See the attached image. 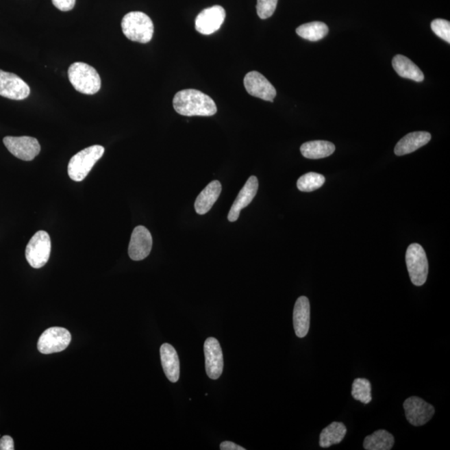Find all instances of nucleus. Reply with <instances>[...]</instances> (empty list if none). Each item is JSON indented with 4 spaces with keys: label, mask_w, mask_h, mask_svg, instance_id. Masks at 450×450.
Here are the masks:
<instances>
[{
    "label": "nucleus",
    "mask_w": 450,
    "mask_h": 450,
    "mask_svg": "<svg viewBox=\"0 0 450 450\" xmlns=\"http://www.w3.org/2000/svg\"><path fill=\"white\" fill-rule=\"evenodd\" d=\"M173 105L176 112L184 116H213L217 113V106L209 95L191 88L178 92Z\"/></svg>",
    "instance_id": "1"
},
{
    "label": "nucleus",
    "mask_w": 450,
    "mask_h": 450,
    "mask_svg": "<svg viewBox=\"0 0 450 450\" xmlns=\"http://www.w3.org/2000/svg\"><path fill=\"white\" fill-rule=\"evenodd\" d=\"M68 79L77 91L84 95H92L101 88V79L97 71L90 65L76 62L68 68Z\"/></svg>",
    "instance_id": "2"
},
{
    "label": "nucleus",
    "mask_w": 450,
    "mask_h": 450,
    "mask_svg": "<svg viewBox=\"0 0 450 450\" xmlns=\"http://www.w3.org/2000/svg\"><path fill=\"white\" fill-rule=\"evenodd\" d=\"M123 33L129 40L147 44L152 40L153 24L147 14L134 11L125 15L122 19Z\"/></svg>",
    "instance_id": "3"
},
{
    "label": "nucleus",
    "mask_w": 450,
    "mask_h": 450,
    "mask_svg": "<svg viewBox=\"0 0 450 450\" xmlns=\"http://www.w3.org/2000/svg\"><path fill=\"white\" fill-rule=\"evenodd\" d=\"M103 153L105 148L101 145L90 146L76 153L71 158L68 165L69 178L76 182H82Z\"/></svg>",
    "instance_id": "4"
},
{
    "label": "nucleus",
    "mask_w": 450,
    "mask_h": 450,
    "mask_svg": "<svg viewBox=\"0 0 450 450\" xmlns=\"http://www.w3.org/2000/svg\"><path fill=\"white\" fill-rule=\"evenodd\" d=\"M406 264L411 282L422 286L426 282L429 273V264L424 248L421 245L412 244L406 251Z\"/></svg>",
    "instance_id": "5"
},
{
    "label": "nucleus",
    "mask_w": 450,
    "mask_h": 450,
    "mask_svg": "<svg viewBox=\"0 0 450 450\" xmlns=\"http://www.w3.org/2000/svg\"><path fill=\"white\" fill-rule=\"evenodd\" d=\"M51 252V240L46 232H37L29 240L25 257L30 266L40 268L47 264Z\"/></svg>",
    "instance_id": "6"
},
{
    "label": "nucleus",
    "mask_w": 450,
    "mask_h": 450,
    "mask_svg": "<svg viewBox=\"0 0 450 450\" xmlns=\"http://www.w3.org/2000/svg\"><path fill=\"white\" fill-rule=\"evenodd\" d=\"M71 334L61 327H52L41 334L38 341V349L44 355L59 353L66 349L71 342Z\"/></svg>",
    "instance_id": "7"
},
{
    "label": "nucleus",
    "mask_w": 450,
    "mask_h": 450,
    "mask_svg": "<svg viewBox=\"0 0 450 450\" xmlns=\"http://www.w3.org/2000/svg\"><path fill=\"white\" fill-rule=\"evenodd\" d=\"M3 141L8 150L19 160L32 161L40 152V145L36 138L7 136Z\"/></svg>",
    "instance_id": "8"
},
{
    "label": "nucleus",
    "mask_w": 450,
    "mask_h": 450,
    "mask_svg": "<svg viewBox=\"0 0 450 450\" xmlns=\"http://www.w3.org/2000/svg\"><path fill=\"white\" fill-rule=\"evenodd\" d=\"M407 421L414 426L425 425L434 414V408L418 397H410L403 403Z\"/></svg>",
    "instance_id": "9"
},
{
    "label": "nucleus",
    "mask_w": 450,
    "mask_h": 450,
    "mask_svg": "<svg viewBox=\"0 0 450 450\" xmlns=\"http://www.w3.org/2000/svg\"><path fill=\"white\" fill-rule=\"evenodd\" d=\"M29 95L30 88L24 80L12 73L0 69V95L7 99L23 100Z\"/></svg>",
    "instance_id": "10"
},
{
    "label": "nucleus",
    "mask_w": 450,
    "mask_h": 450,
    "mask_svg": "<svg viewBox=\"0 0 450 450\" xmlns=\"http://www.w3.org/2000/svg\"><path fill=\"white\" fill-rule=\"evenodd\" d=\"M225 16V10L222 6L207 8L196 18L195 29L199 34L210 36L221 29Z\"/></svg>",
    "instance_id": "11"
},
{
    "label": "nucleus",
    "mask_w": 450,
    "mask_h": 450,
    "mask_svg": "<svg viewBox=\"0 0 450 450\" xmlns=\"http://www.w3.org/2000/svg\"><path fill=\"white\" fill-rule=\"evenodd\" d=\"M205 357V369L211 379H218L224 369V356L221 344L215 338H208L203 345Z\"/></svg>",
    "instance_id": "12"
},
{
    "label": "nucleus",
    "mask_w": 450,
    "mask_h": 450,
    "mask_svg": "<svg viewBox=\"0 0 450 450\" xmlns=\"http://www.w3.org/2000/svg\"><path fill=\"white\" fill-rule=\"evenodd\" d=\"M245 87L250 95L265 101L274 102L276 90L272 84L263 75L257 71H251L245 75Z\"/></svg>",
    "instance_id": "13"
},
{
    "label": "nucleus",
    "mask_w": 450,
    "mask_h": 450,
    "mask_svg": "<svg viewBox=\"0 0 450 450\" xmlns=\"http://www.w3.org/2000/svg\"><path fill=\"white\" fill-rule=\"evenodd\" d=\"M153 238L151 234L145 226H137L134 229L129 245V255L134 261L147 258L151 252Z\"/></svg>",
    "instance_id": "14"
},
{
    "label": "nucleus",
    "mask_w": 450,
    "mask_h": 450,
    "mask_svg": "<svg viewBox=\"0 0 450 450\" xmlns=\"http://www.w3.org/2000/svg\"><path fill=\"white\" fill-rule=\"evenodd\" d=\"M259 182L255 176H251L245 183L243 188L234 200L232 209L229 210L228 219L230 222H236L240 217V211L247 207L255 197Z\"/></svg>",
    "instance_id": "15"
},
{
    "label": "nucleus",
    "mask_w": 450,
    "mask_h": 450,
    "mask_svg": "<svg viewBox=\"0 0 450 450\" xmlns=\"http://www.w3.org/2000/svg\"><path fill=\"white\" fill-rule=\"evenodd\" d=\"M294 328L296 336L303 338L309 333L310 325V305L309 299L301 296L296 300L293 314Z\"/></svg>",
    "instance_id": "16"
},
{
    "label": "nucleus",
    "mask_w": 450,
    "mask_h": 450,
    "mask_svg": "<svg viewBox=\"0 0 450 450\" xmlns=\"http://www.w3.org/2000/svg\"><path fill=\"white\" fill-rule=\"evenodd\" d=\"M161 364L165 375L169 382H178L180 375V365L178 353L171 345L164 344L160 347Z\"/></svg>",
    "instance_id": "17"
},
{
    "label": "nucleus",
    "mask_w": 450,
    "mask_h": 450,
    "mask_svg": "<svg viewBox=\"0 0 450 450\" xmlns=\"http://www.w3.org/2000/svg\"><path fill=\"white\" fill-rule=\"evenodd\" d=\"M432 140V134L428 132H418L408 134L398 142L395 149L396 155L402 156L416 151Z\"/></svg>",
    "instance_id": "18"
},
{
    "label": "nucleus",
    "mask_w": 450,
    "mask_h": 450,
    "mask_svg": "<svg viewBox=\"0 0 450 450\" xmlns=\"http://www.w3.org/2000/svg\"><path fill=\"white\" fill-rule=\"evenodd\" d=\"M221 191V184L218 180H214V182L208 184L205 190L199 194L195 200L196 213L205 214L209 212L214 203L217 201Z\"/></svg>",
    "instance_id": "19"
},
{
    "label": "nucleus",
    "mask_w": 450,
    "mask_h": 450,
    "mask_svg": "<svg viewBox=\"0 0 450 450\" xmlns=\"http://www.w3.org/2000/svg\"><path fill=\"white\" fill-rule=\"evenodd\" d=\"M392 65L396 73L402 78L412 79L415 82H424L425 75L421 68L407 57L401 55L395 56Z\"/></svg>",
    "instance_id": "20"
},
{
    "label": "nucleus",
    "mask_w": 450,
    "mask_h": 450,
    "mask_svg": "<svg viewBox=\"0 0 450 450\" xmlns=\"http://www.w3.org/2000/svg\"><path fill=\"white\" fill-rule=\"evenodd\" d=\"M334 151L336 146L332 142L324 140L306 142L300 147L302 155L310 160L324 159L333 155Z\"/></svg>",
    "instance_id": "21"
},
{
    "label": "nucleus",
    "mask_w": 450,
    "mask_h": 450,
    "mask_svg": "<svg viewBox=\"0 0 450 450\" xmlns=\"http://www.w3.org/2000/svg\"><path fill=\"white\" fill-rule=\"evenodd\" d=\"M347 434V429L341 422H333L322 430L319 436V445L322 448L341 443Z\"/></svg>",
    "instance_id": "22"
},
{
    "label": "nucleus",
    "mask_w": 450,
    "mask_h": 450,
    "mask_svg": "<svg viewBox=\"0 0 450 450\" xmlns=\"http://www.w3.org/2000/svg\"><path fill=\"white\" fill-rule=\"evenodd\" d=\"M394 444V436L386 430L379 429L364 438V448L367 450H390Z\"/></svg>",
    "instance_id": "23"
},
{
    "label": "nucleus",
    "mask_w": 450,
    "mask_h": 450,
    "mask_svg": "<svg viewBox=\"0 0 450 450\" xmlns=\"http://www.w3.org/2000/svg\"><path fill=\"white\" fill-rule=\"evenodd\" d=\"M296 33L298 36L305 38V40L316 42L324 38L329 33V28L325 23L323 22H310L307 24L300 25Z\"/></svg>",
    "instance_id": "24"
},
{
    "label": "nucleus",
    "mask_w": 450,
    "mask_h": 450,
    "mask_svg": "<svg viewBox=\"0 0 450 450\" xmlns=\"http://www.w3.org/2000/svg\"><path fill=\"white\" fill-rule=\"evenodd\" d=\"M325 182L324 175L310 172L300 177L297 182V187L302 192H312L321 188Z\"/></svg>",
    "instance_id": "25"
},
{
    "label": "nucleus",
    "mask_w": 450,
    "mask_h": 450,
    "mask_svg": "<svg viewBox=\"0 0 450 450\" xmlns=\"http://www.w3.org/2000/svg\"><path fill=\"white\" fill-rule=\"evenodd\" d=\"M371 384L366 379H356L353 383V398L358 400V401L365 403V405H367V403L371 402Z\"/></svg>",
    "instance_id": "26"
},
{
    "label": "nucleus",
    "mask_w": 450,
    "mask_h": 450,
    "mask_svg": "<svg viewBox=\"0 0 450 450\" xmlns=\"http://www.w3.org/2000/svg\"><path fill=\"white\" fill-rule=\"evenodd\" d=\"M433 32L438 37L442 38L447 43H450V23L445 19L437 18L432 23Z\"/></svg>",
    "instance_id": "27"
},
{
    "label": "nucleus",
    "mask_w": 450,
    "mask_h": 450,
    "mask_svg": "<svg viewBox=\"0 0 450 450\" xmlns=\"http://www.w3.org/2000/svg\"><path fill=\"white\" fill-rule=\"evenodd\" d=\"M278 0H258L257 14L262 19H266L274 14Z\"/></svg>",
    "instance_id": "28"
},
{
    "label": "nucleus",
    "mask_w": 450,
    "mask_h": 450,
    "mask_svg": "<svg viewBox=\"0 0 450 450\" xmlns=\"http://www.w3.org/2000/svg\"><path fill=\"white\" fill-rule=\"evenodd\" d=\"M75 2L76 0H52L53 5L64 12L74 9Z\"/></svg>",
    "instance_id": "29"
},
{
    "label": "nucleus",
    "mask_w": 450,
    "mask_h": 450,
    "mask_svg": "<svg viewBox=\"0 0 450 450\" xmlns=\"http://www.w3.org/2000/svg\"><path fill=\"white\" fill-rule=\"evenodd\" d=\"M14 440L12 437L9 436H3L0 440V450H14Z\"/></svg>",
    "instance_id": "30"
},
{
    "label": "nucleus",
    "mask_w": 450,
    "mask_h": 450,
    "mask_svg": "<svg viewBox=\"0 0 450 450\" xmlns=\"http://www.w3.org/2000/svg\"><path fill=\"white\" fill-rule=\"evenodd\" d=\"M221 450H245L244 447L233 443L232 441H224L221 444Z\"/></svg>",
    "instance_id": "31"
}]
</instances>
